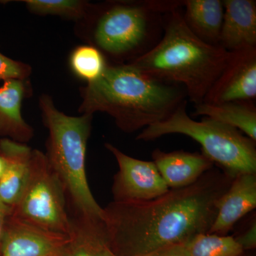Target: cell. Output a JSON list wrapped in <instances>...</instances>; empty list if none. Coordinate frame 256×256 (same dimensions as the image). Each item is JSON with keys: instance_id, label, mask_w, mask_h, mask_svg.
Wrapping results in <instances>:
<instances>
[{"instance_id": "1", "label": "cell", "mask_w": 256, "mask_h": 256, "mask_svg": "<svg viewBox=\"0 0 256 256\" xmlns=\"http://www.w3.org/2000/svg\"><path fill=\"white\" fill-rule=\"evenodd\" d=\"M233 178L214 166L193 184L170 188L150 201L110 202L104 208V223L111 249L117 256H146L208 233Z\"/></svg>"}, {"instance_id": "2", "label": "cell", "mask_w": 256, "mask_h": 256, "mask_svg": "<svg viewBox=\"0 0 256 256\" xmlns=\"http://www.w3.org/2000/svg\"><path fill=\"white\" fill-rule=\"evenodd\" d=\"M80 92L79 112H105L127 133L164 120L188 100L182 86L153 78L132 64L108 65L100 78L80 88Z\"/></svg>"}, {"instance_id": "3", "label": "cell", "mask_w": 256, "mask_h": 256, "mask_svg": "<svg viewBox=\"0 0 256 256\" xmlns=\"http://www.w3.org/2000/svg\"><path fill=\"white\" fill-rule=\"evenodd\" d=\"M184 1L138 0L92 4L76 32L105 57L108 65L132 63L152 50L164 34L165 16Z\"/></svg>"}, {"instance_id": "4", "label": "cell", "mask_w": 256, "mask_h": 256, "mask_svg": "<svg viewBox=\"0 0 256 256\" xmlns=\"http://www.w3.org/2000/svg\"><path fill=\"white\" fill-rule=\"evenodd\" d=\"M230 56L195 36L184 21L182 8L166 14L164 34L156 46L129 64L153 78L182 86L196 106L204 101Z\"/></svg>"}, {"instance_id": "5", "label": "cell", "mask_w": 256, "mask_h": 256, "mask_svg": "<svg viewBox=\"0 0 256 256\" xmlns=\"http://www.w3.org/2000/svg\"><path fill=\"white\" fill-rule=\"evenodd\" d=\"M44 124L48 131L46 153L50 168L63 186L74 216L104 222V210L88 182L86 156L94 114L67 116L56 108L53 99L42 94L38 99Z\"/></svg>"}, {"instance_id": "6", "label": "cell", "mask_w": 256, "mask_h": 256, "mask_svg": "<svg viewBox=\"0 0 256 256\" xmlns=\"http://www.w3.org/2000/svg\"><path fill=\"white\" fill-rule=\"evenodd\" d=\"M186 104L188 100L164 120L143 129L136 139L151 141L166 134H184L200 143L202 153L232 178L256 173L255 141L215 120H194L186 112Z\"/></svg>"}, {"instance_id": "7", "label": "cell", "mask_w": 256, "mask_h": 256, "mask_svg": "<svg viewBox=\"0 0 256 256\" xmlns=\"http://www.w3.org/2000/svg\"><path fill=\"white\" fill-rule=\"evenodd\" d=\"M50 232L68 235L72 220L63 186L45 154L34 150L26 186L12 214Z\"/></svg>"}, {"instance_id": "8", "label": "cell", "mask_w": 256, "mask_h": 256, "mask_svg": "<svg viewBox=\"0 0 256 256\" xmlns=\"http://www.w3.org/2000/svg\"><path fill=\"white\" fill-rule=\"evenodd\" d=\"M105 148L114 156L119 168L111 188L114 202L150 201L169 191L154 162L128 156L111 143H106Z\"/></svg>"}, {"instance_id": "9", "label": "cell", "mask_w": 256, "mask_h": 256, "mask_svg": "<svg viewBox=\"0 0 256 256\" xmlns=\"http://www.w3.org/2000/svg\"><path fill=\"white\" fill-rule=\"evenodd\" d=\"M68 235L50 232L10 216L6 224L1 256H66Z\"/></svg>"}, {"instance_id": "10", "label": "cell", "mask_w": 256, "mask_h": 256, "mask_svg": "<svg viewBox=\"0 0 256 256\" xmlns=\"http://www.w3.org/2000/svg\"><path fill=\"white\" fill-rule=\"evenodd\" d=\"M256 48L230 53L228 64L205 98L210 104L255 101Z\"/></svg>"}, {"instance_id": "11", "label": "cell", "mask_w": 256, "mask_h": 256, "mask_svg": "<svg viewBox=\"0 0 256 256\" xmlns=\"http://www.w3.org/2000/svg\"><path fill=\"white\" fill-rule=\"evenodd\" d=\"M256 207V173L238 175L218 200L208 234L227 236L236 223Z\"/></svg>"}, {"instance_id": "12", "label": "cell", "mask_w": 256, "mask_h": 256, "mask_svg": "<svg viewBox=\"0 0 256 256\" xmlns=\"http://www.w3.org/2000/svg\"><path fill=\"white\" fill-rule=\"evenodd\" d=\"M220 46L229 53L256 48L255 0H224Z\"/></svg>"}, {"instance_id": "13", "label": "cell", "mask_w": 256, "mask_h": 256, "mask_svg": "<svg viewBox=\"0 0 256 256\" xmlns=\"http://www.w3.org/2000/svg\"><path fill=\"white\" fill-rule=\"evenodd\" d=\"M153 162L171 190L186 188L198 181L214 164L203 153L182 150L152 153Z\"/></svg>"}, {"instance_id": "14", "label": "cell", "mask_w": 256, "mask_h": 256, "mask_svg": "<svg viewBox=\"0 0 256 256\" xmlns=\"http://www.w3.org/2000/svg\"><path fill=\"white\" fill-rule=\"evenodd\" d=\"M26 80H10L0 88V136L26 143L34 137V129L22 114L24 99L30 94Z\"/></svg>"}, {"instance_id": "15", "label": "cell", "mask_w": 256, "mask_h": 256, "mask_svg": "<svg viewBox=\"0 0 256 256\" xmlns=\"http://www.w3.org/2000/svg\"><path fill=\"white\" fill-rule=\"evenodd\" d=\"M0 150L10 160L8 170L0 180V203L13 212L28 182L34 150L24 143L2 138Z\"/></svg>"}, {"instance_id": "16", "label": "cell", "mask_w": 256, "mask_h": 256, "mask_svg": "<svg viewBox=\"0 0 256 256\" xmlns=\"http://www.w3.org/2000/svg\"><path fill=\"white\" fill-rule=\"evenodd\" d=\"M182 8L184 21L190 31L205 43L220 46L223 1L186 0Z\"/></svg>"}, {"instance_id": "17", "label": "cell", "mask_w": 256, "mask_h": 256, "mask_svg": "<svg viewBox=\"0 0 256 256\" xmlns=\"http://www.w3.org/2000/svg\"><path fill=\"white\" fill-rule=\"evenodd\" d=\"M194 116L215 120L238 130L256 142V107L254 101H232L194 106Z\"/></svg>"}, {"instance_id": "18", "label": "cell", "mask_w": 256, "mask_h": 256, "mask_svg": "<svg viewBox=\"0 0 256 256\" xmlns=\"http://www.w3.org/2000/svg\"><path fill=\"white\" fill-rule=\"evenodd\" d=\"M70 242L66 256H117L111 249L104 222L70 216Z\"/></svg>"}, {"instance_id": "19", "label": "cell", "mask_w": 256, "mask_h": 256, "mask_svg": "<svg viewBox=\"0 0 256 256\" xmlns=\"http://www.w3.org/2000/svg\"><path fill=\"white\" fill-rule=\"evenodd\" d=\"M186 246L191 256H245L246 254L230 236L198 234Z\"/></svg>"}, {"instance_id": "20", "label": "cell", "mask_w": 256, "mask_h": 256, "mask_svg": "<svg viewBox=\"0 0 256 256\" xmlns=\"http://www.w3.org/2000/svg\"><path fill=\"white\" fill-rule=\"evenodd\" d=\"M69 64L75 75L87 84L100 78L108 66L100 50L88 44L74 48L70 54Z\"/></svg>"}, {"instance_id": "21", "label": "cell", "mask_w": 256, "mask_h": 256, "mask_svg": "<svg viewBox=\"0 0 256 256\" xmlns=\"http://www.w3.org/2000/svg\"><path fill=\"white\" fill-rule=\"evenodd\" d=\"M32 13L56 15L78 21L84 18L90 2L82 0H24L22 1Z\"/></svg>"}, {"instance_id": "22", "label": "cell", "mask_w": 256, "mask_h": 256, "mask_svg": "<svg viewBox=\"0 0 256 256\" xmlns=\"http://www.w3.org/2000/svg\"><path fill=\"white\" fill-rule=\"evenodd\" d=\"M32 74L28 64L10 58L0 52V80H25Z\"/></svg>"}, {"instance_id": "23", "label": "cell", "mask_w": 256, "mask_h": 256, "mask_svg": "<svg viewBox=\"0 0 256 256\" xmlns=\"http://www.w3.org/2000/svg\"><path fill=\"white\" fill-rule=\"evenodd\" d=\"M237 244L242 247V250L246 252L247 250H252L256 247V220L252 222L250 226L242 235L234 237Z\"/></svg>"}, {"instance_id": "24", "label": "cell", "mask_w": 256, "mask_h": 256, "mask_svg": "<svg viewBox=\"0 0 256 256\" xmlns=\"http://www.w3.org/2000/svg\"><path fill=\"white\" fill-rule=\"evenodd\" d=\"M146 256H191L186 244H174L158 249Z\"/></svg>"}, {"instance_id": "25", "label": "cell", "mask_w": 256, "mask_h": 256, "mask_svg": "<svg viewBox=\"0 0 256 256\" xmlns=\"http://www.w3.org/2000/svg\"><path fill=\"white\" fill-rule=\"evenodd\" d=\"M12 214V210L9 207L0 203V250H1L2 242L4 236L6 222L10 216Z\"/></svg>"}, {"instance_id": "26", "label": "cell", "mask_w": 256, "mask_h": 256, "mask_svg": "<svg viewBox=\"0 0 256 256\" xmlns=\"http://www.w3.org/2000/svg\"><path fill=\"white\" fill-rule=\"evenodd\" d=\"M9 158L0 150V180L3 178V176L6 173L8 166H9Z\"/></svg>"}, {"instance_id": "27", "label": "cell", "mask_w": 256, "mask_h": 256, "mask_svg": "<svg viewBox=\"0 0 256 256\" xmlns=\"http://www.w3.org/2000/svg\"><path fill=\"white\" fill-rule=\"evenodd\" d=\"M252 256L248 255V254H246V256Z\"/></svg>"}]
</instances>
